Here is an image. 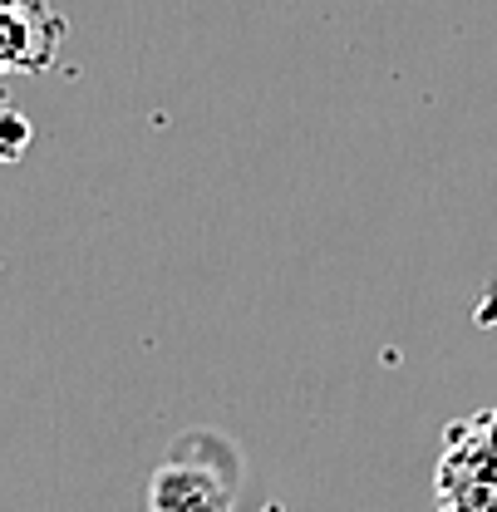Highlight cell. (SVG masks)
Wrapping results in <instances>:
<instances>
[{"instance_id": "2", "label": "cell", "mask_w": 497, "mask_h": 512, "mask_svg": "<svg viewBox=\"0 0 497 512\" xmlns=\"http://www.w3.org/2000/svg\"><path fill=\"white\" fill-rule=\"evenodd\" d=\"M429 512H497V404L443 429Z\"/></svg>"}, {"instance_id": "3", "label": "cell", "mask_w": 497, "mask_h": 512, "mask_svg": "<svg viewBox=\"0 0 497 512\" xmlns=\"http://www.w3.org/2000/svg\"><path fill=\"white\" fill-rule=\"evenodd\" d=\"M64 20L50 0H0V64L10 74H40L55 64Z\"/></svg>"}, {"instance_id": "1", "label": "cell", "mask_w": 497, "mask_h": 512, "mask_svg": "<svg viewBox=\"0 0 497 512\" xmlns=\"http://www.w3.org/2000/svg\"><path fill=\"white\" fill-rule=\"evenodd\" d=\"M237 448L217 434H187L148 478V512H237Z\"/></svg>"}, {"instance_id": "4", "label": "cell", "mask_w": 497, "mask_h": 512, "mask_svg": "<svg viewBox=\"0 0 497 512\" xmlns=\"http://www.w3.org/2000/svg\"><path fill=\"white\" fill-rule=\"evenodd\" d=\"M20 138H25V124H20V114H10V153L20 148Z\"/></svg>"}]
</instances>
